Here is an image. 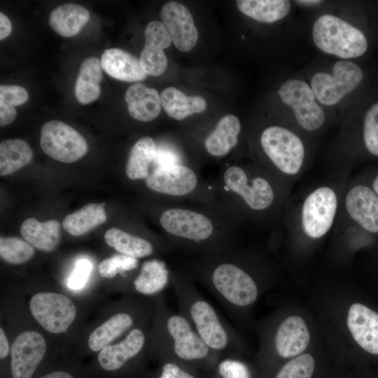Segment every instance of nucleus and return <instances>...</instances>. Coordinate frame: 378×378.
I'll return each mask as SVG.
<instances>
[{
	"instance_id": "nucleus-20",
	"label": "nucleus",
	"mask_w": 378,
	"mask_h": 378,
	"mask_svg": "<svg viewBox=\"0 0 378 378\" xmlns=\"http://www.w3.org/2000/svg\"><path fill=\"white\" fill-rule=\"evenodd\" d=\"M346 207L351 218L370 232H378V196L365 186L351 188L346 197Z\"/></svg>"
},
{
	"instance_id": "nucleus-19",
	"label": "nucleus",
	"mask_w": 378,
	"mask_h": 378,
	"mask_svg": "<svg viewBox=\"0 0 378 378\" xmlns=\"http://www.w3.org/2000/svg\"><path fill=\"white\" fill-rule=\"evenodd\" d=\"M309 341L310 335L304 321L300 316H292L279 326L274 337V347L279 356L289 358L302 354Z\"/></svg>"
},
{
	"instance_id": "nucleus-8",
	"label": "nucleus",
	"mask_w": 378,
	"mask_h": 378,
	"mask_svg": "<svg viewBox=\"0 0 378 378\" xmlns=\"http://www.w3.org/2000/svg\"><path fill=\"white\" fill-rule=\"evenodd\" d=\"M261 146L274 165L283 173L297 174L303 163L304 148L301 139L281 126H270L260 135Z\"/></svg>"
},
{
	"instance_id": "nucleus-39",
	"label": "nucleus",
	"mask_w": 378,
	"mask_h": 378,
	"mask_svg": "<svg viewBox=\"0 0 378 378\" xmlns=\"http://www.w3.org/2000/svg\"><path fill=\"white\" fill-rule=\"evenodd\" d=\"M363 139L369 152L378 156V102L374 104L365 115Z\"/></svg>"
},
{
	"instance_id": "nucleus-27",
	"label": "nucleus",
	"mask_w": 378,
	"mask_h": 378,
	"mask_svg": "<svg viewBox=\"0 0 378 378\" xmlns=\"http://www.w3.org/2000/svg\"><path fill=\"white\" fill-rule=\"evenodd\" d=\"M158 153L155 141L149 136L138 139L131 148L125 166V173L132 181L146 179L154 166Z\"/></svg>"
},
{
	"instance_id": "nucleus-14",
	"label": "nucleus",
	"mask_w": 378,
	"mask_h": 378,
	"mask_svg": "<svg viewBox=\"0 0 378 378\" xmlns=\"http://www.w3.org/2000/svg\"><path fill=\"white\" fill-rule=\"evenodd\" d=\"M43 335L34 330H26L14 340L10 349V369L13 378H31L46 351Z\"/></svg>"
},
{
	"instance_id": "nucleus-33",
	"label": "nucleus",
	"mask_w": 378,
	"mask_h": 378,
	"mask_svg": "<svg viewBox=\"0 0 378 378\" xmlns=\"http://www.w3.org/2000/svg\"><path fill=\"white\" fill-rule=\"evenodd\" d=\"M104 204L90 203L66 216L62 223L64 229L73 236H80L104 223L106 215Z\"/></svg>"
},
{
	"instance_id": "nucleus-34",
	"label": "nucleus",
	"mask_w": 378,
	"mask_h": 378,
	"mask_svg": "<svg viewBox=\"0 0 378 378\" xmlns=\"http://www.w3.org/2000/svg\"><path fill=\"white\" fill-rule=\"evenodd\" d=\"M33 152L29 144L19 139H8L0 144V175H10L28 164Z\"/></svg>"
},
{
	"instance_id": "nucleus-38",
	"label": "nucleus",
	"mask_w": 378,
	"mask_h": 378,
	"mask_svg": "<svg viewBox=\"0 0 378 378\" xmlns=\"http://www.w3.org/2000/svg\"><path fill=\"white\" fill-rule=\"evenodd\" d=\"M213 373L218 378H251L248 366L235 356L221 357L216 364Z\"/></svg>"
},
{
	"instance_id": "nucleus-11",
	"label": "nucleus",
	"mask_w": 378,
	"mask_h": 378,
	"mask_svg": "<svg viewBox=\"0 0 378 378\" xmlns=\"http://www.w3.org/2000/svg\"><path fill=\"white\" fill-rule=\"evenodd\" d=\"M29 310L35 320L48 332H64L74 321L76 308L66 295L53 292H41L29 301Z\"/></svg>"
},
{
	"instance_id": "nucleus-13",
	"label": "nucleus",
	"mask_w": 378,
	"mask_h": 378,
	"mask_svg": "<svg viewBox=\"0 0 378 378\" xmlns=\"http://www.w3.org/2000/svg\"><path fill=\"white\" fill-rule=\"evenodd\" d=\"M337 210V197L330 188L321 187L305 200L302 223L305 233L312 238L323 236L331 227Z\"/></svg>"
},
{
	"instance_id": "nucleus-24",
	"label": "nucleus",
	"mask_w": 378,
	"mask_h": 378,
	"mask_svg": "<svg viewBox=\"0 0 378 378\" xmlns=\"http://www.w3.org/2000/svg\"><path fill=\"white\" fill-rule=\"evenodd\" d=\"M172 284V270L159 259L144 261L132 284L136 293L146 296H156Z\"/></svg>"
},
{
	"instance_id": "nucleus-15",
	"label": "nucleus",
	"mask_w": 378,
	"mask_h": 378,
	"mask_svg": "<svg viewBox=\"0 0 378 378\" xmlns=\"http://www.w3.org/2000/svg\"><path fill=\"white\" fill-rule=\"evenodd\" d=\"M162 23L175 47L183 52L192 50L198 39V32L190 12L182 4L172 1L161 8Z\"/></svg>"
},
{
	"instance_id": "nucleus-4",
	"label": "nucleus",
	"mask_w": 378,
	"mask_h": 378,
	"mask_svg": "<svg viewBox=\"0 0 378 378\" xmlns=\"http://www.w3.org/2000/svg\"><path fill=\"white\" fill-rule=\"evenodd\" d=\"M178 310L202 340L221 357L235 356L239 347L237 335L227 321L199 292L189 273L172 270V284Z\"/></svg>"
},
{
	"instance_id": "nucleus-9",
	"label": "nucleus",
	"mask_w": 378,
	"mask_h": 378,
	"mask_svg": "<svg viewBox=\"0 0 378 378\" xmlns=\"http://www.w3.org/2000/svg\"><path fill=\"white\" fill-rule=\"evenodd\" d=\"M40 145L51 158L72 163L83 158L88 146L83 136L73 127L59 120L45 122L41 130Z\"/></svg>"
},
{
	"instance_id": "nucleus-41",
	"label": "nucleus",
	"mask_w": 378,
	"mask_h": 378,
	"mask_svg": "<svg viewBox=\"0 0 378 378\" xmlns=\"http://www.w3.org/2000/svg\"><path fill=\"white\" fill-rule=\"evenodd\" d=\"M28 92L22 87L15 85H1L0 104L17 106L24 104Z\"/></svg>"
},
{
	"instance_id": "nucleus-5",
	"label": "nucleus",
	"mask_w": 378,
	"mask_h": 378,
	"mask_svg": "<svg viewBox=\"0 0 378 378\" xmlns=\"http://www.w3.org/2000/svg\"><path fill=\"white\" fill-rule=\"evenodd\" d=\"M312 38L321 51L342 59L358 57L368 46L359 29L331 14H323L314 22Z\"/></svg>"
},
{
	"instance_id": "nucleus-16",
	"label": "nucleus",
	"mask_w": 378,
	"mask_h": 378,
	"mask_svg": "<svg viewBox=\"0 0 378 378\" xmlns=\"http://www.w3.org/2000/svg\"><path fill=\"white\" fill-rule=\"evenodd\" d=\"M147 343L146 332L136 327L120 342L108 345L99 351L97 360L106 371H115L138 359L144 353Z\"/></svg>"
},
{
	"instance_id": "nucleus-40",
	"label": "nucleus",
	"mask_w": 378,
	"mask_h": 378,
	"mask_svg": "<svg viewBox=\"0 0 378 378\" xmlns=\"http://www.w3.org/2000/svg\"><path fill=\"white\" fill-rule=\"evenodd\" d=\"M157 378H203L201 372L192 367L171 360H160Z\"/></svg>"
},
{
	"instance_id": "nucleus-7",
	"label": "nucleus",
	"mask_w": 378,
	"mask_h": 378,
	"mask_svg": "<svg viewBox=\"0 0 378 378\" xmlns=\"http://www.w3.org/2000/svg\"><path fill=\"white\" fill-rule=\"evenodd\" d=\"M363 78V72L358 64L342 59L334 64L332 74H314L311 88L317 101L326 106H333L357 88Z\"/></svg>"
},
{
	"instance_id": "nucleus-48",
	"label": "nucleus",
	"mask_w": 378,
	"mask_h": 378,
	"mask_svg": "<svg viewBox=\"0 0 378 378\" xmlns=\"http://www.w3.org/2000/svg\"><path fill=\"white\" fill-rule=\"evenodd\" d=\"M373 188L377 194H378V175L375 178L373 183Z\"/></svg>"
},
{
	"instance_id": "nucleus-42",
	"label": "nucleus",
	"mask_w": 378,
	"mask_h": 378,
	"mask_svg": "<svg viewBox=\"0 0 378 378\" xmlns=\"http://www.w3.org/2000/svg\"><path fill=\"white\" fill-rule=\"evenodd\" d=\"M92 270L91 262L86 259L77 261L74 270L68 281V286L73 290L82 288L87 282Z\"/></svg>"
},
{
	"instance_id": "nucleus-49",
	"label": "nucleus",
	"mask_w": 378,
	"mask_h": 378,
	"mask_svg": "<svg viewBox=\"0 0 378 378\" xmlns=\"http://www.w3.org/2000/svg\"><path fill=\"white\" fill-rule=\"evenodd\" d=\"M205 378H218V377L213 373L211 375H209Z\"/></svg>"
},
{
	"instance_id": "nucleus-17",
	"label": "nucleus",
	"mask_w": 378,
	"mask_h": 378,
	"mask_svg": "<svg viewBox=\"0 0 378 378\" xmlns=\"http://www.w3.org/2000/svg\"><path fill=\"white\" fill-rule=\"evenodd\" d=\"M145 43L139 61L147 75L158 76L167 66V58L164 50L172 43V39L163 24L159 21L150 22L145 29Z\"/></svg>"
},
{
	"instance_id": "nucleus-35",
	"label": "nucleus",
	"mask_w": 378,
	"mask_h": 378,
	"mask_svg": "<svg viewBox=\"0 0 378 378\" xmlns=\"http://www.w3.org/2000/svg\"><path fill=\"white\" fill-rule=\"evenodd\" d=\"M34 248L27 241L15 237H1L0 256L6 263L21 265L34 255Z\"/></svg>"
},
{
	"instance_id": "nucleus-43",
	"label": "nucleus",
	"mask_w": 378,
	"mask_h": 378,
	"mask_svg": "<svg viewBox=\"0 0 378 378\" xmlns=\"http://www.w3.org/2000/svg\"><path fill=\"white\" fill-rule=\"evenodd\" d=\"M15 106L0 104V125L5 126L11 123L16 118Z\"/></svg>"
},
{
	"instance_id": "nucleus-45",
	"label": "nucleus",
	"mask_w": 378,
	"mask_h": 378,
	"mask_svg": "<svg viewBox=\"0 0 378 378\" xmlns=\"http://www.w3.org/2000/svg\"><path fill=\"white\" fill-rule=\"evenodd\" d=\"M9 353V344L4 330L0 328V358H6Z\"/></svg>"
},
{
	"instance_id": "nucleus-37",
	"label": "nucleus",
	"mask_w": 378,
	"mask_h": 378,
	"mask_svg": "<svg viewBox=\"0 0 378 378\" xmlns=\"http://www.w3.org/2000/svg\"><path fill=\"white\" fill-rule=\"evenodd\" d=\"M314 366V358L308 354H302L285 364L274 378H311Z\"/></svg>"
},
{
	"instance_id": "nucleus-6",
	"label": "nucleus",
	"mask_w": 378,
	"mask_h": 378,
	"mask_svg": "<svg viewBox=\"0 0 378 378\" xmlns=\"http://www.w3.org/2000/svg\"><path fill=\"white\" fill-rule=\"evenodd\" d=\"M215 194L218 206L239 197L253 211L267 209L274 198L268 181L261 176L250 178L246 171L237 165L228 166L221 172Z\"/></svg>"
},
{
	"instance_id": "nucleus-1",
	"label": "nucleus",
	"mask_w": 378,
	"mask_h": 378,
	"mask_svg": "<svg viewBox=\"0 0 378 378\" xmlns=\"http://www.w3.org/2000/svg\"><path fill=\"white\" fill-rule=\"evenodd\" d=\"M159 223L172 247L200 257L217 255L233 248L229 214L217 204L200 207L171 204L160 212Z\"/></svg>"
},
{
	"instance_id": "nucleus-30",
	"label": "nucleus",
	"mask_w": 378,
	"mask_h": 378,
	"mask_svg": "<svg viewBox=\"0 0 378 378\" xmlns=\"http://www.w3.org/2000/svg\"><path fill=\"white\" fill-rule=\"evenodd\" d=\"M102 69L101 62L95 57H88L81 63L75 84V96L80 104H90L99 97Z\"/></svg>"
},
{
	"instance_id": "nucleus-12",
	"label": "nucleus",
	"mask_w": 378,
	"mask_h": 378,
	"mask_svg": "<svg viewBox=\"0 0 378 378\" xmlns=\"http://www.w3.org/2000/svg\"><path fill=\"white\" fill-rule=\"evenodd\" d=\"M278 94L281 101L289 106L298 124L304 130L314 131L325 121V113L317 103L313 90L305 81L289 79L280 87Z\"/></svg>"
},
{
	"instance_id": "nucleus-21",
	"label": "nucleus",
	"mask_w": 378,
	"mask_h": 378,
	"mask_svg": "<svg viewBox=\"0 0 378 378\" xmlns=\"http://www.w3.org/2000/svg\"><path fill=\"white\" fill-rule=\"evenodd\" d=\"M100 62L104 71L119 80L135 82L147 76L139 59L122 49H106L102 53Z\"/></svg>"
},
{
	"instance_id": "nucleus-10",
	"label": "nucleus",
	"mask_w": 378,
	"mask_h": 378,
	"mask_svg": "<svg viewBox=\"0 0 378 378\" xmlns=\"http://www.w3.org/2000/svg\"><path fill=\"white\" fill-rule=\"evenodd\" d=\"M145 183L150 190L172 199L188 197L200 187L197 172L184 164L155 167L145 179Z\"/></svg>"
},
{
	"instance_id": "nucleus-47",
	"label": "nucleus",
	"mask_w": 378,
	"mask_h": 378,
	"mask_svg": "<svg viewBox=\"0 0 378 378\" xmlns=\"http://www.w3.org/2000/svg\"><path fill=\"white\" fill-rule=\"evenodd\" d=\"M322 1H318V0H302V1H296L295 3L298 4H300L305 6H316L319 4H321Z\"/></svg>"
},
{
	"instance_id": "nucleus-31",
	"label": "nucleus",
	"mask_w": 378,
	"mask_h": 378,
	"mask_svg": "<svg viewBox=\"0 0 378 378\" xmlns=\"http://www.w3.org/2000/svg\"><path fill=\"white\" fill-rule=\"evenodd\" d=\"M104 240L120 254L137 259L150 256L156 251L155 245L148 239L116 227L106 230Z\"/></svg>"
},
{
	"instance_id": "nucleus-25",
	"label": "nucleus",
	"mask_w": 378,
	"mask_h": 378,
	"mask_svg": "<svg viewBox=\"0 0 378 378\" xmlns=\"http://www.w3.org/2000/svg\"><path fill=\"white\" fill-rule=\"evenodd\" d=\"M133 313L128 311L118 312L95 328L88 337L90 350L99 351L125 332L136 328L134 327L136 318Z\"/></svg>"
},
{
	"instance_id": "nucleus-46",
	"label": "nucleus",
	"mask_w": 378,
	"mask_h": 378,
	"mask_svg": "<svg viewBox=\"0 0 378 378\" xmlns=\"http://www.w3.org/2000/svg\"><path fill=\"white\" fill-rule=\"evenodd\" d=\"M39 378H74L70 373L64 371H55Z\"/></svg>"
},
{
	"instance_id": "nucleus-32",
	"label": "nucleus",
	"mask_w": 378,
	"mask_h": 378,
	"mask_svg": "<svg viewBox=\"0 0 378 378\" xmlns=\"http://www.w3.org/2000/svg\"><path fill=\"white\" fill-rule=\"evenodd\" d=\"M238 9L255 21L271 23L284 18L290 10L287 0H238Z\"/></svg>"
},
{
	"instance_id": "nucleus-36",
	"label": "nucleus",
	"mask_w": 378,
	"mask_h": 378,
	"mask_svg": "<svg viewBox=\"0 0 378 378\" xmlns=\"http://www.w3.org/2000/svg\"><path fill=\"white\" fill-rule=\"evenodd\" d=\"M138 267L137 258L120 253L103 260L98 265V271L103 278L112 279L118 274L126 276L127 272Z\"/></svg>"
},
{
	"instance_id": "nucleus-23",
	"label": "nucleus",
	"mask_w": 378,
	"mask_h": 378,
	"mask_svg": "<svg viewBox=\"0 0 378 378\" xmlns=\"http://www.w3.org/2000/svg\"><path fill=\"white\" fill-rule=\"evenodd\" d=\"M240 131L239 119L232 114L225 115L206 136L204 141L206 151L215 158L226 156L238 144Z\"/></svg>"
},
{
	"instance_id": "nucleus-44",
	"label": "nucleus",
	"mask_w": 378,
	"mask_h": 378,
	"mask_svg": "<svg viewBox=\"0 0 378 378\" xmlns=\"http://www.w3.org/2000/svg\"><path fill=\"white\" fill-rule=\"evenodd\" d=\"M12 31V24L9 18L3 13H0V39L3 40L9 36Z\"/></svg>"
},
{
	"instance_id": "nucleus-28",
	"label": "nucleus",
	"mask_w": 378,
	"mask_h": 378,
	"mask_svg": "<svg viewBox=\"0 0 378 378\" xmlns=\"http://www.w3.org/2000/svg\"><path fill=\"white\" fill-rule=\"evenodd\" d=\"M90 12L76 4H64L52 10L48 23L59 35L71 37L76 35L90 19Z\"/></svg>"
},
{
	"instance_id": "nucleus-2",
	"label": "nucleus",
	"mask_w": 378,
	"mask_h": 378,
	"mask_svg": "<svg viewBox=\"0 0 378 378\" xmlns=\"http://www.w3.org/2000/svg\"><path fill=\"white\" fill-rule=\"evenodd\" d=\"M190 272L234 317L254 304L259 296L257 281L242 266L233 248L200 257L191 263Z\"/></svg>"
},
{
	"instance_id": "nucleus-22",
	"label": "nucleus",
	"mask_w": 378,
	"mask_h": 378,
	"mask_svg": "<svg viewBox=\"0 0 378 378\" xmlns=\"http://www.w3.org/2000/svg\"><path fill=\"white\" fill-rule=\"evenodd\" d=\"M125 99L130 115L134 119L148 122L156 118L161 111L158 92L141 83L130 85L125 92Z\"/></svg>"
},
{
	"instance_id": "nucleus-26",
	"label": "nucleus",
	"mask_w": 378,
	"mask_h": 378,
	"mask_svg": "<svg viewBox=\"0 0 378 378\" xmlns=\"http://www.w3.org/2000/svg\"><path fill=\"white\" fill-rule=\"evenodd\" d=\"M20 233L33 247L42 251L50 252L59 243L60 223L56 220L40 222L35 218H29L21 225Z\"/></svg>"
},
{
	"instance_id": "nucleus-18",
	"label": "nucleus",
	"mask_w": 378,
	"mask_h": 378,
	"mask_svg": "<svg viewBox=\"0 0 378 378\" xmlns=\"http://www.w3.org/2000/svg\"><path fill=\"white\" fill-rule=\"evenodd\" d=\"M347 326L355 341L366 351L378 355V314L360 304L349 310Z\"/></svg>"
},
{
	"instance_id": "nucleus-29",
	"label": "nucleus",
	"mask_w": 378,
	"mask_h": 378,
	"mask_svg": "<svg viewBox=\"0 0 378 378\" xmlns=\"http://www.w3.org/2000/svg\"><path fill=\"white\" fill-rule=\"evenodd\" d=\"M161 106L167 114L181 120L206 108V100L200 96H188L174 87L164 89L160 94Z\"/></svg>"
},
{
	"instance_id": "nucleus-3",
	"label": "nucleus",
	"mask_w": 378,
	"mask_h": 378,
	"mask_svg": "<svg viewBox=\"0 0 378 378\" xmlns=\"http://www.w3.org/2000/svg\"><path fill=\"white\" fill-rule=\"evenodd\" d=\"M153 346L160 360H171L206 372L221 358L202 340L187 318L158 295Z\"/></svg>"
}]
</instances>
